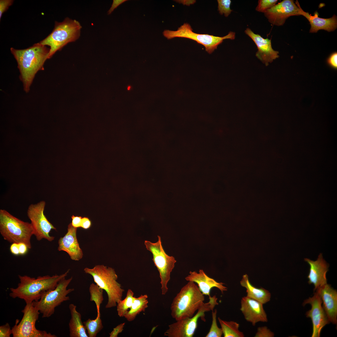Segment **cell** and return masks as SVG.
<instances>
[{
    "mask_svg": "<svg viewBox=\"0 0 337 337\" xmlns=\"http://www.w3.org/2000/svg\"><path fill=\"white\" fill-rule=\"evenodd\" d=\"M245 33L252 39L257 46L258 50L256 54V56L266 66L279 57V52L272 48L271 40L263 38L259 34L254 33L248 27L245 30Z\"/></svg>",
    "mask_w": 337,
    "mask_h": 337,
    "instance_id": "9a60e30c",
    "label": "cell"
},
{
    "mask_svg": "<svg viewBox=\"0 0 337 337\" xmlns=\"http://www.w3.org/2000/svg\"><path fill=\"white\" fill-rule=\"evenodd\" d=\"M305 261L310 266L309 274L307 276L309 284H313L314 291L327 284L326 274L328 271L329 265L323 258L322 254L318 256L317 260L313 261L308 258Z\"/></svg>",
    "mask_w": 337,
    "mask_h": 337,
    "instance_id": "ac0fdd59",
    "label": "cell"
},
{
    "mask_svg": "<svg viewBox=\"0 0 337 337\" xmlns=\"http://www.w3.org/2000/svg\"><path fill=\"white\" fill-rule=\"evenodd\" d=\"M130 89V87H129L128 88V89Z\"/></svg>",
    "mask_w": 337,
    "mask_h": 337,
    "instance_id": "b9f144b4",
    "label": "cell"
},
{
    "mask_svg": "<svg viewBox=\"0 0 337 337\" xmlns=\"http://www.w3.org/2000/svg\"><path fill=\"white\" fill-rule=\"evenodd\" d=\"M12 0H0V18L1 19L4 12L8 9L9 7L13 3Z\"/></svg>",
    "mask_w": 337,
    "mask_h": 337,
    "instance_id": "836d02e7",
    "label": "cell"
},
{
    "mask_svg": "<svg viewBox=\"0 0 337 337\" xmlns=\"http://www.w3.org/2000/svg\"><path fill=\"white\" fill-rule=\"evenodd\" d=\"M77 228L70 223L68 226L67 232L58 241L59 251L65 252L71 259L76 261L81 259L83 256L82 249L80 247L76 236Z\"/></svg>",
    "mask_w": 337,
    "mask_h": 337,
    "instance_id": "e0dca14e",
    "label": "cell"
},
{
    "mask_svg": "<svg viewBox=\"0 0 337 337\" xmlns=\"http://www.w3.org/2000/svg\"><path fill=\"white\" fill-rule=\"evenodd\" d=\"M224 337H244L243 333L239 330V325L233 321L224 320L218 318Z\"/></svg>",
    "mask_w": 337,
    "mask_h": 337,
    "instance_id": "d4e9b609",
    "label": "cell"
},
{
    "mask_svg": "<svg viewBox=\"0 0 337 337\" xmlns=\"http://www.w3.org/2000/svg\"><path fill=\"white\" fill-rule=\"evenodd\" d=\"M76 307L73 304L69 306L71 315L69 323V336L70 337H89L82 321L81 314L77 311Z\"/></svg>",
    "mask_w": 337,
    "mask_h": 337,
    "instance_id": "7402d4cb",
    "label": "cell"
},
{
    "mask_svg": "<svg viewBox=\"0 0 337 337\" xmlns=\"http://www.w3.org/2000/svg\"><path fill=\"white\" fill-rule=\"evenodd\" d=\"M295 4L299 8L300 15L303 16L310 22L311 26L310 32L316 33L318 30L322 29L330 32L334 31L337 28V19L335 15L330 18H322L318 17L319 13L315 12L314 15L312 16L303 10L297 0L295 2Z\"/></svg>",
    "mask_w": 337,
    "mask_h": 337,
    "instance_id": "44dd1931",
    "label": "cell"
},
{
    "mask_svg": "<svg viewBox=\"0 0 337 337\" xmlns=\"http://www.w3.org/2000/svg\"><path fill=\"white\" fill-rule=\"evenodd\" d=\"M277 0H259L256 8L257 12L264 13L267 10L276 4Z\"/></svg>",
    "mask_w": 337,
    "mask_h": 337,
    "instance_id": "4dcf8cb0",
    "label": "cell"
},
{
    "mask_svg": "<svg viewBox=\"0 0 337 337\" xmlns=\"http://www.w3.org/2000/svg\"><path fill=\"white\" fill-rule=\"evenodd\" d=\"M103 290L97 284L94 283L91 284L89 287L90 294V300L95 303L96 307L97 315L100 314V306L104 300Z\"/></svg>",
    "mask_w": 337,
    "mask_h": 337,
    "instance_id": "83f0119b",
    "label": "cell"
},
{
    "mask_svg": "<svg viewBox=\"0 0 337 337\" xmlns=\"http://www.w3.org/2000/svg\"><path fill=\"white\" fill-rule=\"evenodd\" d=\"M0 233L3 239L10 243H23L29 249L32 248L31 239L34 233L31 223L2 209L0 210Z\"/></svg>",
    "mask_w": 337,
    "mask_h": 337,
    "instance_id": "8992f818",
    "label": "cell"
},
{
    "mask_svg": "<svg viewBox=\"0 0 337 337\" xmlns=\"http://www.w3.org/2000/svg\"><path fill=\"white\" fill-rule=\"evenodd\" d=\"M12 334V331L9 324L6 323L0 326V337H10Z\"/></svg>",
    "mask_w": 337,
    "mask_h": 337,
    "instance_id": "d6a6232c",
    "label": "cell"
},
{
    "mask_svg": "<svg viewBox=\"0 0 337 337\" xmlns=\"http://www.w3.org/2000/svg\"><path fill=\"white\" fill-rule=\"evenodd\" d=\"M135 297L134 293L130 289H128L125 298L118 301L117 304V311L118 316L124 317L131 308Z\"/></svg>",
    "mask_w": 337,
    "mask_h": 337,
    "instance_id": "484cf974",
    "label": "cell"
},
{
    "mask_svg": "<svg viewBox=\"0 0 337 337\" xmlns=\"http://www.w3.org/2000/svg\"><path fill=\"white\" fill-rule=\"evenodd\" d=\"M204 295L195 282L188 281L173 300L171 315L176 321L193 317L204 303Z\"/></svg>",
    "mask_w": 337,
    "mask_h": 337,
    "instance_id": "3957f363",
    "label": "cell"
},
{
    "mask_svg": "<svg viewBox=\"0 0 337 337\" xmlns=\"http://www.w3.org/2000/svg\"><path fill=\"white\" fill-rule=\"evenodd\" d=\"M82 27L76 20L66 17L61 22H55L54 27L41 44L50 47L48 59L68 43L75 41L79 37Z\"/></svg>",
    "mask_w": 337,
    "mask_h": 337,
    "instance_id": "5b68a950",
    "label": "cell"
},
{
    "mask_svg": "<svg viewBox=\"0 0 337 337\" xmlns=\"http://www.w3.org/2000/svg\"><path fill=\"white\" fill-rule=\"evenodd\" d=\"M84 272L92 276L94 281L106 292L108 302L106 308L116 306L117 303L122 299L124 290L117 281L118 276L115 269L103 265H97L92 268L86 267Z\"/></svg>",
    "mask_w": 337,
    "mask_h": 337,
    "instance_id": "277c9868",
    "label": "cell"
},
{
    "mask_svg": "<svg viewBox=\"0 0 337 337\" xmlns=\"http://www.w3.org/2000/svg\"><path fill=\"white\" fill-rule=\"evenodd\" d=\"M299 7L293 0H284L267 10L264 13L268 21L273 25L281 26L292 16L300 15Z\"/></svg>",
    "mask_w": 337,
    "mask_h": 337,
    "instance_id": "5bb4252c",
    "label": "cell"
},
{
    "mask_svg": "<svg viewBox=\"0 0 337 337\" xmlns=\"http://www.w3.org/2000/svg\"><path fill=\"white\" fill-rule=\"evenodd\" d=\"M317 291L322 300V307L330 322L337 323V291L327 283L318 288Z\"/></svg>",
    "mask_w": 337,
    "mask_h": 337,
    "instance_id": "d6986e66",
    "label": "cell"
},
{
    "mask_svg": "<svg viewBox=\"0 0 337 337\" xmlns=\"http://www.w3.org/2000/svg\"><path fill=\"white\" fill-rule=\"evenodd\" d=\"M72 277L61 280L56 287L42 294L37 301L32 302L33 306L42 314V317L48 318L54 313L55 308L65 301L69 300L68 294L74 291L73 288L67 289Z\"/></svg>",
    "mask_w": 337,
    "mask_h": 337,
    "instance_id": "52a82bcc",
    "label": "cell"
},
{
    "mask_svg": "<svg viewBox=\"0 0 337 337\" xmlns=\"http://www.w3.org/2000/svg\"><path fill=\"white\" fill-rule=\"evenodd\" d=\"M187 281H193L196 283L200 291L204 295L211 296L210 291L213 287L219 289L222 294L227 290V288L224 286V283L218 282L213 278L208 276L202 269L199 270L198 272L196 271H190L189 274L185 277Z\"/></svg>",
    "mask_w": 337,
    "mask_h": 337,
    "instance_id": "ffe728a7",
    "label": "cell"
},
{
    "mask_svg": "<svg viewBox=\"0 0 337 337\" xmlns=\"http://www.w3.org/2000/svg\"><path fill=\"white\" fill-rule=\"evenodd\" d=\"M91 222L88 217H82L81 227L85 230L88 229L91 227Z\"/></svg>",
    "mask_w": 337,
    "mask_h": 337,
    "instance_id": "74e56055",
    "label": "cell"
},
{
    "mask_svg": "<svg viewBox=\"0 0 337 337\" xmlns=\"http://www.w3.org/2000/svg\"><path fill=\"white\" fill-rule=\"evenodd\" d=\"M158 241L155 242L145 240L144 244L147 250L152 254V260L159 274L162 294L165 295L168 291L167 284L176 261L174 257L166 253L163 249L160 237L158 236Z\"/></svg>",
    "mask_w": 337,
    "mask_h": 337,
    "instance_id": "9c48e42d",
    "label": "cell"
},
{
    "mask_svg": "<svg viewBox=\"0 0 337 337\" xmlns=\"http://www.w3.org/2000/svg\"><path fill=\"white\" fill-rule=\"evenodd\" d=\"M274 333L266 326L260 327L257 328L255 337H273Z\"/></svg>",
    "mask_w": 337,
    "mask_h": 337,
    "instance_id": "1f68e13d",
    "label": "cell"
},
{
    "mask_svg": "<svg viewBox=\"0 0 337 337\" xmlns=\"http://www.w3.org/2000/svg\"><path fill=\"white\" fill-rule=\"evenodd\" d=\"M127 0H114L110 9L108 11V14H110L120 5L126 1Z\"/></svg>",
    "mask_w": 337,
    "mask_h": 337,
    "instance_id": "f35d334b",
    "label": "cell"
},
{
    "mask_svg": "<svg viewBox=\"0 0 337 337\" xmlns=\"http://www.w3.org/2000/svg\"><path fill=\"white\" fill-rule=\"evenodd\" d=\"M164 37L168 39L179 37L193 40L203 46L206 51L209 54L212 53L218 46L226 39L234 40L236 34L230 31L226 36L220 37L208 34H201L194 32L190 25L187 23H184L177 31L166 30L163 32Z\"/></svg>",
    "mask_w": 337,
    "mask_h": 337,
    "instance_id": "30bf717a",
    "label": "cell"
},
{
    "mask_svg": "<svg viewBox=\"0 0 337 337\" xmlns=\"http://www.w3.org/2000/svg\"><path fill=\"white\" fill-rule=\"evenodd\" d=\"M68 269L64 273L51 276L48 275L38 276L37 278L27 275L18 276L20 282L17 288H10L9 296L23 300L26 304L38 300L45 292L53 290L58 282L65 278L69 273Z\"/></svg>",
    "mask_w": 337,
    "mask_h": 337,
    "instance_id": "7a4b0ae2",
    "label": "cell"
},
{
    "mask_svg": "<svg viewBox=\"0 0 337 337\" xmlns=\"http://www.w3.org/2000/svg\"><path fill=\"white\" fill-rule=\"evenodd\" d=\"M21 312L23 317L19 322L17 319L12 328L13 337H56L54 335L36 329L35 324L40 312L33 305L32 302L26 304Z\"/></svg>",
    "mask_w": 337,
    "mask_h": 337,
    "instance_id": "8fae6325",
    "label": "cell"
},
{
    "mask_svg": "<svg viewBox=\"0 0 337 337\" xmlns=\"http://www.w3.org/2000/svg\"><path fill=\"white\" fill-rule=\"evenodd\" d=\"M46 202L42 201L34 204H30L27 210V215L31 221L34 230V235L37 240L43 239L49 242L53 241L55 237L50 235L51 231L56 228L49 221L44 214Z\"/></svg>",
    "mask_w": 337,
    "mask_h": 337,
    "instance_id": "7c38bea8",
    "label": "cell"
},
{
    "mask_svg": "<svg viewBox=\"0 0 337 337\" xmlns=\"http://www.w3.org/2000/svg\"><path fill=\"white\" fill-rule=\"evenodd\" d=\"M83 323L89 337H95L103 328L100 314H97L95 319H88Z\"/></svg>",
    "mask_w": 337,
    "mask_h": 337,
    "instance_id": "4316f807",
    "label": "cell"
},
{
    "mask_svg": "<svg viewBox=\"0 0 337 337\" xmlns=\"http://www.w3.org/2000/svg\"><path fill=\"white\" fill-rule=\"evenodd\" d=\"M10 50L17 61L24 90L27 92L37 72L44 69V65L48 59L50 48L39 42L26 49L12 47Z\"/></svg>",
    "mask_w": 337,
    "mask_h": 337,
    "instance_id": "6da1fadb",
    "label": "cell"
},
{
    "mask_svg": "<svg viewBox=\"0 0 337 337\" xmlns=\"http://www.w3.org/2000/svg\"><path fill=\"white\" fill-rule=\"evenodd\" d=\"M328 64L332 68H337V53L335 52L332 54L327 60Z\"/></svg>",
    "mask_w": 337,
    "mask_h": 337,
    "instance_id": "d590c367",
    "label": "cell"
},
{
    "mask_svg": "<svg viewBox=\"0 0 337 337\" xmlns=\"http://www.w3.org/2000/svg\"><path fill=\"white\" fill-rule=\"evenodd\" d=\"M261 302L247 296L242 298L240 310L245 320L254 326L259 322H266L267 315Z\"/></svg>",
    "mask_w": 337,
    "mask_h": 337,
    "instance_id": "2e32d148",
    "label": "cell"
},
{
    "mask_svg": "<svg viewBox=\"0 0 337 337\" xmlns=\"http://www.w3.org/2000/svg\"><path fill=\"white\" fill-rule=\"evenodd\" d=\"M322 300L318 292L316 291L314 295L305 300L303 305L307 304L311 305V309L306 313L307 317L310 318L313 325L312 337H319L323 328L329 324V321L322 307Z\"/></svg>",
    "mask_w": 337,
    "mask_h": 337,
    "instance_id": "4fadbf2b",
    "label": "cell"
},
{
    "mask_svg": "<svg viewBox=\"0 0 337 337\" xmlns=\"http://www.w3.org/2000/svg\"><path fill=\"white\" fill-rule=\"evenodd\" d=\"M10 250L13 255L15 256L20 255L18 243H12L10 246Z\"/></svg>",
    "mask_w": 337,
    "mask_h": 337,
    "instance_id": "ab89813d",
    "label": "cell"
},
{
    "mask_svg": "<svg viewBox=\"0 0 337 337\" xmlns=\"http://www.w3.org/2000/svg\"><path fill=\"white\" fill-rule=\"evenodd\" d=\"M217 310L216 309L212 310V321L211 327L209 332L206 337H221L223 334L221 328L218 327L217 323L216 316Z\"/></svg>",
    "mask_w": 337,
    "mask_h": 337,
    "instance_id": "f1b7e54d",
    "label": "cell"
},
{
    "mask_svg": "<svg viewBox=\"0 0 337 337\" xmlns=\"http://www.w3.org/2000/svg\"><path fill=\"white\" fill-rule=\"evenodd\" d=\"M218 10L221 15L224 14L227 17L231 14L232 10L230 8L231 1L230 0H217Z\"/></svg>",
    "mask_w": 337,
    "mask_h": 337,
    "instance_id": "f546056e",
    "label": "cell"
},
{
    "mask_svg": "<svg viewBox=\"0 0 337 337\" xmlns=\"http://www.w3.org/2000/svg\"><path fill=\"white\" fill-rule=\"evenodd\" d=\"M125 323H121L113 328V330L109 333L110 337H117L118 334L124 330Z\"/></svg>",
    "mask_w": 337,
    "mask_h": 337,
    "instance_id": "e575fe53",
    "label": "cell"
},
{
    "mask_svg": "<svg viewBox=\"0 0 337 337\" xmlns=\"http://www.w3.org/2000/svg\"><path fill=\"white\" fill-rule=\"evenodd\" d=\"M72 221L71 224L74 227L78 228L81 227L82 217L81 216H75L72 215L71 217Z\"/></svg>",
    "mask_w": 337,
    "mask_h": 337,
    "instance_id": "8d00e7d4",
    "label": "cell"
},
{
    "mask_svg": "<svg viewBox=\"0 0 337 337\" xmlns=\"http://www.w3.org/2000/svg\"><path fill=\"white\" fill-rule=\"evenodd\" d=\"M20 255H23L27 252L28 249L27 245L23 243H18Z\"/></svg>",
    "mask_w": 337,
    "mask_h": 337,
    "instance_id": "60d3db41",
    "label": "cell"
},
{
    "mask_svg": "<svg viewBox=\"0 0 337 337\" xmlns=\"http://www.w3.org/2000/svg\"><path fill=\"white\" fill-rule=\"evenodd\" d=\"M240 283L242 287L246 289L247 296L258 301L263 304L270 300L271 294L269 291L264 288H257L252 285L249 281L247 274L243 276Z\"/></svg>",
    "mask_w": 337,
    "mask_h": 337,
    "instance_id": "603a6c76",
    "label": "cell"
},
{
    "mask_svg": "<svg viewBox=\"0 0 337 337\" xmlns=\"http://www.w3.org/2000/svg\"><path fill=\"white\" fill-rule=\"evenodd\" d=\"M148 296L141 295L135 297L133 304L124 317L129 322L133 321L137 315L142 312H144L148 307Z\"/></svg>",
    "mask_w": 337,
    "mask_h": 337,
    "instance_id": "cb8c5ba5",
    "label": "cell"
},
{
    "mask_svg": "<svg viewBox=\"0 0 337 337\" xmlns=\"http://www.w3.org/2000/svg\"><path fill=\"white\" fill-rule=\"evenodd\" d=\"M209 301L203 303L198 310L197 313L190 318H186L178 320L168 326V329L164 333V335L168 337H192L198 326L199 318L205 321V313L213 310L218 303L215 295L209 297Z\"/></svg>",
    "mask_w": 337,
    "mask_h": 337,
    "instance_id": "ba28073f",
    "label": "cell"
}]
</instances>
